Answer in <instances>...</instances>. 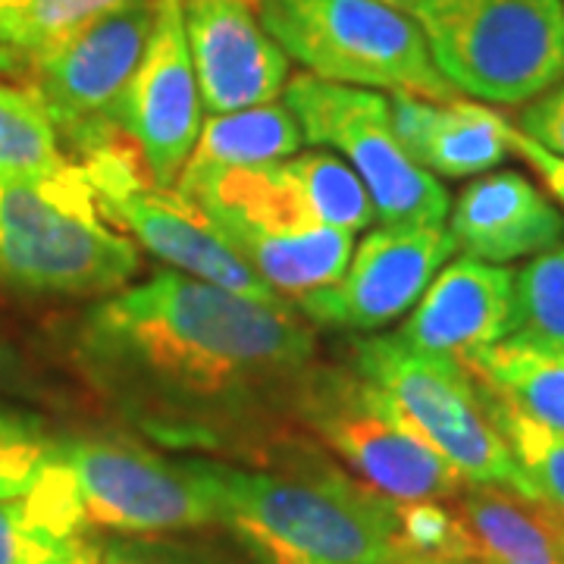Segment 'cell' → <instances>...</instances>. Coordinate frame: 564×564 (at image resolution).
<instances>
[{
    "label": "cell",
    "instance_id": "obj_1",
    "mask_svg": "<svg viewBox=\"0 0 564 564\" xmlns=\"http://www.w3.org/2000/svg\"><path fill=\"white\" fill-rule=\"evenodd\" d=\"M82 358L117 399L154 421L242 414L299 399L314 333L295 304H270L161 270L98 302L82 323Z\"/></svg>",
    "mask_w": 564,
    "mask_h": 564
},
{
    "label": "cell",
    "instance_id": "obj_2",
    "mask_svg": "<svg viewBox=\"0 0 564 564\" xmlns=\"http://www.w3.org/2000/svg\"><path fill=\"white\" fill-rule=\"evenodd\" d=\"M217 521L261 564H402L395 502L345 474L202 462Z\"/></svg>",
    "mask_w": 564,
    "mask_h": 564
},
{
    "label": "cell",
    "instance_id": "obj_3",
    "mask_svg": "<svg viewBox=\"0 0 564 564\" xmlns=\"http://www.w3.org/2000/svg\"><path fill=\"white\" fill-rule=\"evenodd\" d=\"M139 251L104 220L79 163L57 180L0 176V280L32 295H113Z\"/></svg>",
    "mask_w": 564,
    "mask_h": 564
},
{
    "label": "cell",
    "instance_id": "obj_4",
    "mask_svg": "<svg viewBox=\"0 0 564 564\" xmlns=\"http://www.w3.org/2000/svg\"><path fill=\"white\" fill-rule=\"evenodd\" d=\"M408 13L458 95L524 107L564 79V0H411Z\"/></svg>",
    "mask_w": 564,
    "mask_h": 564
},
{
    "label": "cell",
    "instance_id": "obj_5",
    "mask_svg": "<svg viewBox=\"0 0 564 564\" xmlns=\"http://www.w3.org/2000/svg\"><path fill=\"white\" fill-rule=\"evenodd\" d=\"M176 192L202 207L245 263L285 302L336 282L355 251V236L314 217L280 163L223 170Z\"/></svg>",
    "mask_w": 564,
    "mask_h": 564
},
{
    "label": "cell",
    "instance_id": "obj_6",
    "mask_svg": "<svg viewBox=\"0 0 564 564\" xmlns=\"http://www.w3.org/2000/svg\"><path fill=\"white\" fill-rule=\"evenodd\" d=\"M261 22L289 61L317 79L452 101L421 25L383 0H261Z\"/></svg>",
    "mask_w": 564,
    "mask_h": 564
},
{
    "label": "cell",
    "instance_id": "obj_7",
    "mask_svg": "<svg viewBox=\"0 0 564 564\" xmlns=\"http://www.w3.org/2000/svg\"><path fill=\"white\" fill-rule=\"evenodd\" d=\"M351 364L423 443L458 470L464 484L499 486L536 502L489 414L484 389L462 364L417 351L395 336L355 343Z\"/></svg>",
    "mask_w": 564,
    "mask_h": 564
},
{
    "label": "cell",
    "instance_id": "obj_8",
    "mask_svg": "<svg viewBox=\"0 0 564 564\" xmlns=\"http://www.w3.org/2000/svg\"><path fill=\"white\" fill-rule=\"evenodd\" d=\"M295 414L364 486L392 502H452L467 486L358 370L314 367L299 389Z\"/></svg>",
    "mask_w": 564,
    "mask_h": 564
},
{
    "label": "cell",
    "instance_id": "obj_9",
    "mask_svg": "<svg viewBox=\"0 0 564 564\" xmlns=\"http://www.w3.org/2000/svg\"><path fill=\"white\" fill-rule=\"evenodd\" d=\"M76 163L91 182L104 220L113 223L117 232L132 236L158 261L170 263L185 276L214 282L258 302L292 304L245 263L198 204L188 202L176 188H158L151 182L129 139L95 148Z\"/></svg>",
    "mask_w": 564,
    "mask_h": 564
},
{
    "label": "cell",
    "instance_id": "obj_10",
    "mask_svg": "<svg viewBox=\"0 0 564 564\" xmlns=\"http://www.w3.org/2000/svg\"><path fill=\"white\" fill-rule=\"evenodd\" d=\"M302 135L314 148H333L364 182L377 220L445 223L452 198L443 182L404 154L392 132L389 98L299 73L282 88Z\"/></svg>",
    "mask_w": 564,
    "mask_h": 564
},
{
    "label": "cell",
    "instance_id": "obj_11",
    "mask_svg": "<svg viewBox=\"0 0 564 564\" xmlns=\"http://www.w3.org/2000/svg\"><path fill=\"white\" fill-rule=\"evenodd\" d=\"M154 13L158 0H129L61 41L20 79L76 158L126 139L120 107L151 39Z\"/></svg>",
    "mask_w": 564,
    "mask_h": 564
},
{
    "label": "cell",
    "instance_id": "obj_12",
    "mask_svg": "<svg viewBox=\"0 0 564 564\" xmlns=\"http://www.w3.org/2000/svg\"><path fill=\"white\" fill-rule=\"evenodd\" d=\"M61 462L88 527L148 536L217 521L202 462H170L120 436L61 440Z\"/></svg>",
    "mask_w": 564,
    "mask_h": 564
},
{
    "label": "cell",
    "instance_id": "obj_13",
    "mask_svg": "<svg viewBox=\"0 0 564 564\" xmlns=\"http://www.w3.org/2000/svg\"><path fill=\"white\" fill-rule=\"evenodd\" d=\"M455 251L445 223H383L351 251L343 276L302 295L295 311L333 329H383L411 314Z\"/></svg>",
    "mask_w": 564,
    "mask_h": 564
},
{
    "label": "cell",
    "instance_id": "obj_14",
    "mask_svg": "<svg viewBox=\"0 0 564 564\" xmlns=\"http://www.w3.org/2000/svg\"><path fill=\"white\" fill-rule=\"evenodd\" d=\"M204 104L185 39L182 0H158L151 39L120 107V132L135 144L158 188H176L202 135Z\"/></svg>",
    "mask_w": 564,
    "mask_h": 564
},
{
    "label": "cell",
    "instance_id": "obj_15",
    "mask_svg": "<svg viewBox=\"0 0 564 564\" xmlns=\"http://www.w3.org/2000/svg\"><path fill=\"white\" fill-rule=\"evenodd\" d=\"M185 39L204 113L220 117L276 101L289 57L261 22V0H182Z\"/></svg>",
    "mask_w": 564,
    "mask_h": 564
},
{
    "label": "cell",
    "instance_id": "obj_16",
    "mask_svg": "<svg viewBox=\"0 0 564 564\" xmlns=\"http://www.w3.org/2000/svg\"><path fill=\"white\" fill-rule=\"evenodd\" d=\"M514 270L477 258L448 261L411 307L395 339L464 364L518 329Z\"/></svg>",
    "mask_w": 564,
    "mask_h": 564
},
{
    "label": "cell",
    "instance_id": "obj_17",
    "mask_svg": "<svg viewBox=\"0 0 564 564\" xmlns=\"http://www.w3.org/2000/svg\"><path fill=\"white\" fill-rule=\"evenodd\" d=\"M448 232L467 258L505 267L562 245L564 217L524 173L492 170L448 207Z\"/></svg>",
    "mask_w": 564,
    "mask_h": 564
},
{
    "label": "cell",
    "instance_id": "obj_18",
    "mask_svg": "<svg viewBox=\"0 0 564 564\" xmlns=\"http://www.w3.org/2000/svg\"><path fill=\"white\" fill-rule=\"evenodd\" d=\"M389 120L404 154L445 180L492 173L511 154V122L489 104L389 95Z\"/></svg>",
    "mask_w": 564,
    "mask_h": 564
},
{
    "label": "cell",
    "instance_id": "obj_19",
    "mask_svg": "<svg viewBox=\"0 0 564 564\" xmlns=\"http://www.w3.org/2000/svg\"><path fill=\"white\" fill-rule=\"evenodd\" d=\"M101 552L61 452L29 496L0 502V564H101Z\"/></svg>",
    "mask_w": 564,
    "mask_h": 564
},
{
    "label": "cell",
    "instance_id": "obj_20",
    "mask_svg": "<svg viewBox=\"0 0 564 564\" xmlns=\"http://www.w3.org/2000/svg\"><path fill=\"white\" fill-rule=\"evenodd\" d=\"M452 502L480 564H564V524L540 502L470 484Z\"/></svg>",
    "mask_w": 564,
    "mask_h": 564
},
{
    "label": "cell",
    "instance_id": "obj_21",
    "mask_svg": "<svg viewBox=\"0 0 564 564\" xmlns=\"http://www.w3.org/2000/svg\"><path fill=\"white\" fill-rule=\"evenodd\" d=\"M462 367L518 411L564 430V343L514 329Z\"/></svg>",
    "mask_w": 564,
    "mask_h": 564
},
{
    "label": "cell",
    "instance_id": "obj_22",
    "mask_svg": "<svg viewBox=\"0 0 564 564\" xmlns=\"http://www.w3.org/2000/svg\"><path fill=\"white\" fill-rule=\"evenodd\" d=\"M302 144V126L295 120V113L280 101L207 117L176 185L202 180L210 173H223V170L280 163L299 154Z\"/></svg>",
    "mask_w": 564,
    "mask_h": 564
},
{
    "label": "cell",
    "instance_id": "obj_23",
    "mask_svg": "<svg viewBox=\"0 0 564 564\" xmlns=\"http://www.w3.org/2000/svg\"><path fill=\"white\" fill-rule=\"evenodd\" d=\"M129 0H0V76L20 82L61 41Z\"/></svg>",
    "mask_w": 564,
    "mask_h": 564
},
{
    "label": "cell",
    "instance_id": "obj_24",
    "mask_svg": "<svg viewBox=\"0 0 564 564\" xmlns=\"http://www.w3.org/2000/svg\"><path fill=\"white\" fill-rule=\"evenodd\" d=\"M76 161L63 154L54 122L22 88L0 85V176L57 180Z\"/></svg>",
    "mask_w": 564,
    "mask_h": 564
},
{
    "label": "cell",
    "instance_id": "obj_25",
    "mask_svg": "<svg viewBox=\"0 0 564 564\" xmlns=\"http://www.w3.org/2000/svg\"><path fill=\"white\" fill-rule=\"evenodd\" d=\"M484 395L514 462L536 492V502L564 524V430L530 417L489 389H484Z\"/></svg>",
    "mask_w": 564,
    "mask_h": 564
},
{
    "label": "cell",
    "instance_id": "obj_26",
    "mask_svg": "<svg viewBox=\"0 0 564 564\" xmlns=\"http://www.w3.org/2000/svg\"><path fill=\"white\" fill-rule=\"evenodd\" d=\"M282 166L299 185L314 217L326 226L358 236L377 220V210H373L364 182L343 158L314 148V151H299V154L285 158Z\"/></svg>",
    "mask_w": 564,
    "mask_h": 564
},
{
    "label": "cell",
    "instance_id": "obj_27",
    "mask_svg": "<svg viewBox=\"0 0 564 564\" xmlns=\"http://www.w3.org/2000/svg\"><path fill=\"white\" fill-rule=\"evenodd\" d=\"M395 543L402 564L477 562L455 502H395Z\"/></svg>",
    "mask_w": 564,
    "mask_h": 564
},
{
    "label": "cell",
    "instance_id": "obj_28",
    "mask_svg": "<svg viewBox=\"0 0 564 564\" xmlns=\"http://www.w3.org/2000/svg\"><path fill=\"white\" fill-rule=\"evenodd\" d=\"M61 440L41 417L0 404V502L29 496L47 467L57 462Z\"/></svg>",
    "mask_w": 564,
    "mask_h": 564
},
{
    "label": "cell",
    "instance_id": "obj_29",
    "mask_svg": "<svg viewBox=\"0 0 564 564\" xmlns=\"http://www.w3.org/2000/svg\"><path fill=\"white\" fill-rule=\"evenodd\" d=\"M518 329L564 343V245L530 258L514 273Z\"/></svg>",
    "mask_w": 564,
    "mask_h": 564
},
{
    "label": "cell",
    "instance_id": "obj_30",
    "mask_svg": "<svg viewBox=\"0 0 564 564\" xmlns=\"http://www.w3.org/2000/svg\"><path fill=\"white\" fill-rule=\"evenodd\" d=\"M518 132H524L533 144L564 161V79L524 104L518 117Z\"/></svg>",
    "mask_w": 564,
    "mask_h": 564
},
{
    "label": "cell",
    "instance_id": "obj_31",
    "mask_svg": "<svg viewBox=\"0 0 564 564\" xmlns=\"http://www.w3.org/2000/svg\"><path fill=\"white\" fill-rule=\"evenodd\" d=\"M511 154H518L521 161L543 180V185L549 188V195L564 207V161L543 151L540 144L527 139L524 132H518V126H511Z\"/></svg>",
    "mask_w": 564,
    "mask_h": 564
},
{
    "label": "cell",
    "instance_id": "obj_32",
    "mask_svg": "<svg viewBox=\"0 0 564 564\" xmlns=\"http://www.w3.org/2000/svg\"><path fill=\"white\" fill-rule=\"evenodd\" d=\"M101 564H173L166 558H158V555H148V552H139L132 545H110L101 552Z\"/></svg>",
    "mask_w": 564,
    "mask_h": 564
},
{
    "label": "cell",
    "instance_id": "obj_33",
    "mask_svg": "<svg viewBox=\"0 0 564 564\" xmlns=\"http://www.w3.org/2000/svg\"><path fill=\"white\" fill-rule=\"evenodd\" d=\"M10 370H13V355H10V348L0 343V380L3 377H10Z\"/></svg>",
    "mask_w": 564,
    "mask_h": 564
},
{
    "label": "cell",
    "instance_id": "obj_34",
    "mask_svg": "<svg viewBox=\"0 0 564 564\" xmlns=\"http://www.w3.org/2000/svg\"><path fill=\"white\" fill-rule=\"evenodd\" d=\"M383 3H392V7H399V10H408V7H411V0H383Z\"/></svg>",
    "mask_w": 564,
    "mask_h": 564
},
{
    "label": "cell",
    "instance_id": "obj_35",
    "mask_svg": "<svg viewBox=\"0 0 564 564\" xmlns=\"http://www.w3.org/2000/svg\"><path fill=\"white\" fill-rule=\"evenodd\" d=\"M423 564H480V562H423Z\"/></svg>",
    "mask_w": 564,
    "mask_h": 564
}]
</instances>
